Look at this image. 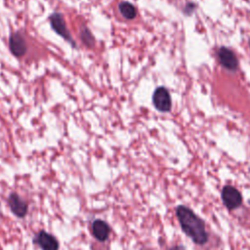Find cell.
I'll return each instance as SVG.
<instances>
[{
  "instance_id": "cell-6",
  "label": "cell",
  "mask_w": 250,
  "mask_h": 250,
  "mask_svg": "<svg viewBox=\"0 0 250 250\" xmlns=\"http://www.w3.org/2000/svg\"><path fill=\"white\" fill-rule=\"evenodd\" d=\"M50 23L52 25V28L60 35L62 36L63 39H65L66 41H68L70 44H72L73 46L75 45V41L72 39L66 25L63 20V17L62 14L60 13H53L50 16Z\"/></svg>"
},
{
  "instance_id": "cell-9",
  "label": "cell",
  "mask_w": 250,
  "mask_h": 250,
  "mask_svg": "<svg viewBox=\"0 0 250 250\" xmlns=\"http://www.w3.org/2000/svg\"><path fill=\"white\" fill-rule=\"evenodd\" d=\"M92 233H93V236L101 241V242H104L105 241L108 236H109V233H110V227L109 225L104 221V220H101V219H97L93 222L92 224Z\"/></svg>"
},
{
  "instance_id": "cell-3",
  "label": "cell",
  "mask_w": 250,
  "mask_h": 250,
  "mask_svg": "<svg viewBox=\"0 0 250 250\" xmlns=\"http://www.w3.org/2000/svg\"><path fill=\"white\" fill-rule=\"evenodd\" d=\"M222 200L224 205L229 210L238 208L242 204V196L237 188L232 186L227 185L222 189Z\"/></svg>"
},
{
  "instance_id": "cell-2",
  "label": "cell",
  "mask_w": 250,
  "mask_h": 250,
  "mask_svg": "<svg viewBox=\"0 0 250 250\" xmlns=\"http://www.w3.org/2000/svg\"><path fill=\"white\" fill-rule=\"evenodd\" d=\"M152 103L154 107L161 112H168L172 107V101L169 91L163 87H157L152 95Z\"/></svg>"
},
{
  "instance_id": "cell-4",
  "label": "cell",
  "mask_w": 250,
  "mask_h": 250,
  "mask_svg": "<svg viewBox=\"0 0 250 250\" xmlns=\"http://www.w3.org/2000/svg\"><path fill=\"white\" fill-rule=\"evenodd\" d=\"M217 58L220 64L229 71H235L238 68V60L235 54L227 47H220L217 51Z\"/></svg>"
},
{
  "instance_id": "cell-10",
  "label": "cell",
  "mask_w": 250,
  "mask_h": 250,
  "mask_svg": "<svg viewBox=\"0 0 250 250\" xmlns=\"http://www.w3.org/2000/svg\"><path fill=\"white\" fill-rule=\"evenodd\" d=\"M118 9L120 14L127 20H133L137 15V11L134 5L127 1L120 2L118 5Z\"/></svg>"
},
{
  "instance_id": "cell-8",
  "label": "cell",
  "mask_w": 250,
  "mask_h": 250,
  "mask_svg": "<svg viewBox=\"0 0 250 250\" xmlns=\"http://www.w3.org/2000/svg\"><path fill=\"white\" fill-rule=\"evenodd\" d=\"M9 47L16 57H22L26 53V43L20 32H14L9 38Z\"/></svg>"
},
{
  "instance_id": "cell-7",
  "label": "cell",
  "mask_w": 250,
  "mask_h": 250,
  "mask_svg": "<svg viewBox=\"0 0 250 250\" xmlns=\"http://www.w3.org/2000/svg\"><path fill=\"white\" fill-rule=\"evenodd\" d=\"M11 212L18 218H24L28 212V204L17 192H11L8 197Z\"/></svg>"
},
{
  "instance_id": "cell-13",
  "label": "cell",
  "mask_w": 250,
  "mask_h": 250,
  "mask_svg": "<svg viewBox=\"0 0 250 250\" xmlns=\"http://www.w3.org/2000/svg\"><path fill=\"white\" fill-rule=\"evenodd\" d=\"M168 250H186L185 246L184 245H175V246H172L170 247Z\"/></svg>"
},
{
  "instance_id": "cell-15",
  "label": "cell",
  "mask_w": 250,
  "mask_h": 250,
  "mask_svg": "<svg viewBox=\"0 0 250 250\" xmlns=\"http://www.w3.org/2000/svg\"><path fill=\"white\" fill-rule=\"evenodd\" d=\"M249 48H250V40H249Z\"/></svg>"
},
{
  "instance_id": "cell-12",
  "label": "cell",
  "mask_w": 250,
  "mask_h": 250,
  "mask_svg": "<svg viewBox=\"0 0 250 250\" xmlns=\"http://www.w3.org/2000/svg\"><path fill=\"white\" fill-rule=\"evenodd\" d=\"M195 5H194V3H188V4H187L186 5V7H185V10H184V12H185V14L186 15H190L194 10H195Z\"/></svg>"
},
{
  "instance_id": "cell-14",
  "label": "cell",
  "mask_w": 250,
  "mask_h": 250,
  "mask_svg": "<svg viewBox=\"0 0 250 250\" xmlns=\"http://www.w3.org/2000/svg\"><path fill=\"white\" fill-rule=\"evenodd\" d=\"M1 219H2V213H1V208H0V221H1Z\"/></svg>"
},
{
  "instance_id": "cell-11",
  "label": "cell",
  "mask_w": 250,
  "mask_h": 250,
  "mask_svg": "<svg viewBox=\"0 0 250 250\" xmlns=\"http://www.w3.org/2000/svg\"><path fill=\"white\" fill-rule=\"evenodd\" d=\"M80 38L87 47H93L95 44L94 36L92 35L91 31L87 29L85 26L82 27L80 30Z\"/></svg>"
},
{
  "instance_id": "cell-1",
  "label": "cell",
  "mask_w": 250,
  "mask_h": 250,
  "mask_svg": "<svg viewBox=\"0 0 250 250\" xmlns=\"http://www.w3.org/2000/svg\"><path fill=\"white\" fill-rule=\"evenodd\" d=\"M176 216L182 230L197 245H203L208 241V233L204 222L188 207L179 205L176 208Z\"/></svg>"
},
{
  "instance_id": "cell-5",
  "label": "cell",
  "mask_w": 250,
  "mask_h": 250,
  "mask_svg": "<svg viewBox=\"0 0 250 250\" xmlns=\"http://www.w3.org/2000/svg\"><path fill=\"white\" fill-rule=\"evenodd\" d=\"M33 243L38 245L41 250H59L60 248L58 239L53 234L43 229L34 235Z\"/></svg>"
}]
</instances>
